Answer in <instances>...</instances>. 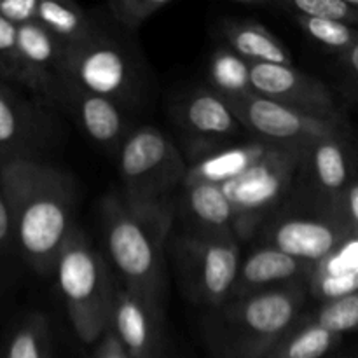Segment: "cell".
Instances as JSON below:
<instances>
[{
  "instance_id": "cell-6",
  "label": "cell",
  "mask_w": 358,
  "mask_h": 358,
  "mask_svg": "<svg viewBox=\"0 0 358 358\" xmlns=\"http://www.w3.org/2000/svg\"><path fill=\"white\" fill-rule=\"evenodd\" d=\"M303 150L273 145L241 177L222 185L234 210V236L247 240L276 212L299 173Z\"/></svg>"
},
{
  "instance_id": "cell-35",
  "label": "cell",
  "mask_w": 358,
  "mask_h": 358,
  "mask_svg": "<svg viewBox=\"0 0 358 358\" xmlns=\"http://www.w3.org/2000/svg\"><path fill=\"white\" fill-rule=\"evenodd\" d=\"M91 358H129V357L128 353L124 352L121 343H119V339L115 338L114 332H112L110 329H107L103 338L98 341L96 350H94L93 357Z\"/></svg>"
},
{
  "instance_id": "cell-13",
  "label": "cell",
  "mask_w": 358,
  "mask_h": 358,
  "mask_svg": "<svg viewBox=\"0 0 358 358\" xmlns=\"http://www.w3.org/2000/svg\"><path fill=\"white\" fill-rule=\"evenodd\" d=\"M297 175L306 178L317 212L324 213L358 177L352 131L327 136L304 149Z\"/></svg>"
},
{
  "instance_id": "cell-7",
  "label": "cell",
  "mask_w": 358,
  "mask_h": 358,
  "mask_svg": "<svg viewBox=\"0 0 358 358\" xmlns=\"http://www.w3.org/2000/svg\"><path fill=\"white\" fill-rule=\"evenodd\" d=\"M173 254L182 282L196 303L217 310L231 301L241 266L236 238L187 234L175 241Z\"/></svg>"
},
{
  "instance_id": "cell-26",
  "label": "cell",
  "mask_w": 358,
  "mask_h": 358,
  "mask_svg": "<svg viewBox=\"0 0 358 358\" xmlns=\"http://www.w3.org/2000/svg\"><path fill=\"white\" fill-rule=\"evenodd\" d=\"M0 358H52L49 320L42 313H30L9 332Z\"/></svg>"
},
{
  "instance_id": "cell-36",
  "label": "cell",
  "mask_w": 358,
  "mask_h": 358,
  "mask_svg": "<svg viewBox=\"0 0 358 358\" xmlns=\"http://www.w3.org/2000/svg\"><path fill=\"white\" fill-rule=\"evenodd\" d=\"M339 63L345 70V76L348 77L353 94L358 98V44L353 45L350 51L339 55Z\"/></svg>"
},
{
  "instance_id": "cell-20",
  "label": "cell",
  "mask_w": 358,
  "mask_h": 358,
  "mask_svg": "<svg viewBox=\"0 0 358 358\" xmlns=\"http://www.w3.org/2000/svg\"><path fill=\"white\" fill-rule=\"evenodd\" d=\"M226 48L248 63L292 65V56L285 45L261 23L250 20H226L220 23Z\"/></svg>"
},
{
  "instance_id": "cell-28",
  "label": "cell",
  "mask_w": 358,
  "mask_h": 358,
  "mask_svg": "<svg viewBox=\"0 0 358 358\" xmlns=\"http://www.w3.org/2000/svg\"><path fill=\"white\" fill-rule=\"evenodd\" d=\"M292 20L311 41L338 55L350 51L353 45L358 44V27H353V24L332 20H318V17H292Z\"/></svg>"
},
{
  "instance_id": "cell-8",
  "label": "cell",
  "mask_w": 358,
  "mask_h": 358,
  "mask_svg": "<svg viewBox=\"0 0 358 358\" xmlns=\"http://www.w3.org/2000/svg\"><path fill=\"white\" fill-rule=\"evenodd\" d=\"M62 76L90 93L128 105L138 96V72L124 48L98 31L77 48L69 49Z\"/></svg>"
},
{
  "instance_id": "cell-30",
  "label": "cell",
  "mask_w": 358,
  "mask_h": 358,
  "mask_svg": "<svg viewBox=\"0 0 358 358\" xmlns=\"http://www.w3.org/2000/svg\"><path fill=\"white\" fill-rule=\"evenodd\" d=\"M171 0H110L107 9L112 20L126 30H136L149 17L166 9Z\"/></svg>"
},
{
  "instance_id": "cell-1",
  "label": "cell",
  "mask_w": 358,
  "mask_h": 358,
  "mask_svg": "<svg viewBox=\"0 0 358 358\" xmlns=\"http://www.w3.org/2000/svg\"><path fill=\"white\" fill-rule=\"evenodd\" d=\"M0 192L10 210L16 252L38 275H51L77 226L72 178L44 161H13L0 168Z\"/></svg>"
},
{
  "instance_id": "cell-21",
  "label": "cell",
  "mask_w": 358,
  "mask_h": 358,
  "mask_svg": "<svg viewBox=\"0 0 358 358\" xmlns=\"http://www.w3.org/2000/svg\"><path fill=\"white\" fill-rule=\"evenodd\" d=\"M308 292L322 303L358 292V238L343 243L334 254L315 266Z\"/></svg>"
},
{
  "instance_id": "cell-23",
  "label": "cell",
  "mask_w": 358,
  "mask_h": 358,
  "mask_svg": "<svg viewBox=\"0 0 358 358\" xmlns=\"http://www.w3.org/2000/svg\"><path fill=\"white\" fill-rule=\"evenodd\" d=\"M37 21L65 45L66 51L84 44L98 34L90 16L73 2L41 0Z\"/></svg>"
},
{
  "instance_id": "cell-24",
  "label": "cell",
  "mask_w": 358,
  "mask_h": 358,
  "mask_svg": "<svg viewBox=\"0 0 358 358\" xmlns=\"http://www.w3.org/2000/svg\"><path fill=\"white\" fill-rule=\"evenodd\" d=\"M208 76L212 83L210 90L220 94L229 105L254 94L250 80V63L240 58L226 45L215 49L210 58Z\"/></svg>"
},
{
  "instance_id": "cell-29",
  "label": "cell",
  "mask_w": 358,
  "mask_h": 358,
  "mask_svg": "<svg viewBox=\"0 0 358 358\" xmlns=\"http://www.w3.org/2000/svg\"><path fill=\"white\" fill-rule=\"evenodd\" d=\"M303 318L339 336L358 331V292L322 303L317 310L303 315Z\"/></svg>"
},
{
  "instance_id": "cell-32",
  "label": "cell",
  "mask_w": 358,
  "mask_h": 358,
  "mask_svg": "<svg viewBox=\"0 0 358 358\" xmlns=\"http://www.w3.org/2000/svg\"><path fill=\"white\" fill-rule=\"evenodd\" d=\"M17 27L0 16V77L17 80Z\"/></svg>"
},
{
  "instance_id": "cell-11",
  "label": "cell",
  "mask_w": 358,
  "mask_h": 358,
  "mask_svg": "<svg viewBox=\"0 0 358 358\" xmlns=\"http://www.w3.org/2000/svg\"><path fill=\"white\" fill-rule=\"evenodd\" d=\"M262 245L278 248L283 254L317 266L352 240L348 231L336 219L317 212L273 217L262 234Z\"/></svg>"
},
{
  "instance_id": "cell-14",
  "label": "cell",
  "mask_w": 358,
  "mask_h": 358,
  "mask_svg": "<svg viewBox=\"0 0 358 358\" xmlns=\"http://www.w3.org/2000/svg\"><path fill=\"white\" fill-rule=\"evenodd\" d=\"M108 329L129 358H163L161 301L133 292L117 282Z\"/></svg>"
},
{
  "instance_id": "cell-25",
  "label": "cell",
  "mask_w": 358,
  "mask_h": 358,
  "mask_svg": "<svg viewBox=\"0 0 358 358\" xmlns=\"http://www.w3.org/2000/svg\"><path fill=\"white\" fill-rule=\"evenodd\" d=\"M343 336L304 320L303 315L266 358H324L341 343Z\"/></svg>"
},
{
  "instance_id": "cell-9",
  "label": "cell",
  "mask_w": 358,
  "mask_h": 358,
  "mask_svg": "<svg viewBox=\"0 0 358 358\" xmlns=\"http://www.w3.org/2000/svg\"><path fill=\"white\" fill-rule=\"evenodd\" d=\"M231 107L243 128L271 145L304 150L327 136L352 131L346 119L313 117L257 94H250Z\"/></svg>"
},
{
  "instance_id": "cell-4",
  "label": "cell",
  "mask_w": 358,
  "mask_h": 358,
  "mask_svg": "<svg viewBox=\"0 0 358 358\" xmlns=\"http://www.w3.org/2000/svg\"><path fill=\"white\" fill-rule=\"evenodd\" d=\"M55 273L77 338L84 345H94L110 325L117 282L79 226L63 245Z\"/></svg>"
},
{
  "instance_id": "cell-2",
  "label": "cell",
  "mask_w": 358,
  "mask_h": 358,
  "mask_svg": "<svg viewBox=\"0 0 358 358\" xmlns=\"http://www.w3.org/2000/svg\"><path fill=\"white\" fill-rule=\"evenodd\" d=\"M173 203L136 205L122 194L105 196L101 227L119 283L163 303L164 247L173 224Z\"/></svg>"
},
{
  "instance_id": "cell-16",
  "label": "cell",
  "mask_w": 358,
  "mask_h": 358,
  "mask_svg": "<svg viewBox=\"0 0 358 358\" xmlns=\"http://www.w3.org/2000/svg\"><path fill=\"white\" fill-rule=\"evenodd\" d=\"M52 105L63 108L73 122L103 149H121L128 136L121 107L108 98L90 93L69 77L59 76Z\"/></svg>"
},
{
  "instance_id": "cell-15",
  "label": "cell",
  "mask_w": 358,
  "mask_h": 358,
  "mask_svg": "<svg viewBox=\"0 0 358 358\" xmlns=\"http://www.w3.org/2000/svg\"><path fill=\"white\" fill-rule=\"evenodd\" d=\"M175 119L194 143L192 156L196 157L227 147L226 143L243 128L233 107L213 90H194L185 94L175 107Z\"/></svg>"
},
{
  "instance_id": "cell-33",
  "label": "cell",
  "mask_w": 358,
  "mask_h": 358,
  "mask_svg": "<svg viewBox=\"0 0 358 358\" xmlns=\"http://www.w3.org/2000/svg\"><path fill=\"white\" fill-rule=\"evenodd\" d=\"M41 0H0V16L14 27L37 21Z\"/></svg>"
},
{
  "instance_id": "cell-12",
  "label": "cell",
  "mask_w": 358,
  "mask_h": 358,
  "mask_svg": "<svg viewBox=\"0 0 358 358\" xmlns=\"http://www.w3.org/2000/svg\"><path fill=\"white\" fill-rule=\"evenodd\" d=\"M52 124L35 101L0 83V168L13 161H42Z\"/></svg>"
},
{
  "instance_id": "cell-19",
  "label": "cell",
  "mask_w": 358,
  "mask_h": 358,
  "mask_svg": "<svg viewBox=\"0 0 358 358\" xmlns=\"http://www.w3.org/2000/svg\"><path fill=\"white\" fill-rule=\"evenodd\" d=\"M271 143L255 140V142L241 143V145L222 147L205 156L196 157L194 163L187 166L185 184L208 182V184L222 187L250 170L271 150Z\"/></svg>"
},
{
  "instance_id": "cell-5",
  "label": "cell",
  "mask_w": 358,
  "mask_h": 358,
  "mask_svg": "<svg viewBox=\"0 0 358 358\" xmlns=\"http://www.w3.org/2000/svg\"><path fill=\"white\" fill-rule=\"evenodd\" d=\"M122 196L136 205L171 201L170 196L185 184L187 164L166 135L152 126L133 129L117 156Z\"/></svg>"
},
{
  "instance_id": "cell-22",
  "label": "cell",
  "mask_w": 358,
  "mask_h": 358,
  "mask_svg": "<svg viewBox=\"0 0 358 358\" xmlns=\"http://www.w3.org/2000/svg\"><path fill=\"white\" fill-rule=\"evenodd\" d=\"M184 187L189 213L203 227V233L234 236V210L220 185L194 182Z\"/></svg>"
},
{
  "instance_id": "cell-18",
  "label": "cell",
  "mask_w": 358,
  "mask_h": 358,
  "mask_svg": "<svg viewBox=\"0 0 358 358\" xmlns=\"http://www.w3.org/2000/svg\"><path fill=\"white\" fill-rule=\"evenodd\" d=\"M313 269L315 266L310 262L290 257L269 245H261L247 257L241 259L240 273L231 299H240L276 287L308 283Z\"/></svg>"
},
{
  "instance_id": "cell-3",
  "label": "cell",
  "mask_w": 358,
  "mask_h": 358,
  "mask_svg": "<svg viewBox=\"0 0 358 358\" xmlns=\"http://www.w3.org/2000/svg\"><path fill=\"white\" fill-rule=\"evenodd\" d=\"M308 283L276 287L217 308L206 331L212 358H266L303 315Z\"/></svg>"
},
{
  "instance_id": "cell-17",
  "label": "cell",
  "mask_w": 358,
  "mask_h": 358,
  "mask_svg": "<svg viewBox=\"0 0 358 358\" xmlns=\"http://www.w3.org/2000/svg\"><path fill=\"white\" fill-rule=\"evenodd\" d=\"M65 52V45L38 21L17 27V83L52 103Z\"/></svg>"
},
{
  "instance_id": "cell-34",
  "label": "cell",
  "mask_w": 358,
  "mask_h": 358,
  "mask_svg": "<svg viewBox=\"0 0 358 358\" xmlns=\"http://www.w3.org/2000/svg\"><path fill=\"white\" fill-rule=\"evenodd\" d=\"M10 248H16L14 243V229L13 219H10V210L6 198L0 192V262L6 257Z\"/></svg>"
},
{
  "instance_id": "cell-27",
  "label": "cell",
  "mask_w": 358,
  "mask_h": 358,
  "mask_svg": "<svg viewBox=\"0 0 358 358\" xmlns=\"http://www.w3.org/2000/svg\"><path fill=\"white\" fill-rule=\"evenodd\" d=\"M241 6L261 7V9L283 10L292 17H318V20H332L358 27V10L350 0H273V2H238Z\"/></svg>"
},
{
  "instance_id": "cell-10",
  "label": "cell",
  "mask_w": 358,
  "mask_h": 358,
  "mask_svg": "<svg viewBox=\"0 0 358 358\" xmlns=\"http://www.w3.org/2000/svg\"><path fill=\"white\" fill-rule=\"evenodd\" d=\"M254 94L320 119H346L331 90L294 65L250 63Z\"/></svg>"
},
{
  "instance_id": "cell-31",
  "label": "cell",
  "mask_w": 358,
  "mask_h": 358,
  "mask_svg": "<svg viewBox=\"0 0 358 358\" xmlns=\"http://www.w3.org/2000/svg\"><path fill=\"white\" fill-rule=\"evenodd\" d=\"M324 213L338 220L350 236L358 238V177Z\"/></svg>"
}]
</instances>
